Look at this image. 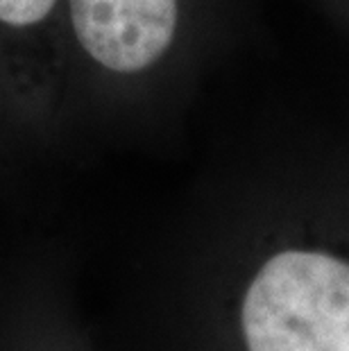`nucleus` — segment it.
I'll return each instance as SVG.
<instances>
[{"label":"nucleus","instance_id":"nucleus-3","mask_svg":"<svg viewBox=\"0 0 349 351\" xmlns=\"http://www.w3.org/2000/svg\"><path fill=\"white\" fill-rule=\"evenodd\" d=\"M55 7V0H0V21L14 27L41 23Z\"/></svg>","mask_w":349,"mask_h":351},{"label":"nucleus","instance_id":"nucleus-1","mask_svg":"<svg viewBox=\"0 0 349 351\" xmlns=\"http://www.w3.org/2000/svg\"><path fill=\"white\" fill-rule=\"evenodd\" d=\"M241 324L250 351H349V261L272 254L245 290Z\"/></svg>","mask_w":349,"mask_h":351},{"label":"nucleus","instance_id":"nucleus-2","mask_svg":"<svg viewBox=\"0 0 349 351\" xmlns=\"http://www.w3.org/2000/svg\"><path fill=\"white\" fill-rule=\"evenodd\" d=\"M80 46L102 69L141 73L173 46L180 0H69Z\"/></svg>","mask_w":349,"mask_h":351}]
</instances>
